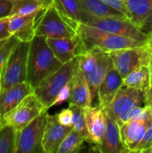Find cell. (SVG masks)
<instances>
[{"label":"cell","instance_id":"6da1fadb","mask_svg":"<svg viewBox=\"0 0 152 153\" xmlns=\"http://www.w3.org/2000/svg\"><path fill=\"white\" fill-rule=\"evenodd\" d=\"M62 65L48 47L47 38L35 36L30 42L27 82L35 89Z\"/></svg>","mask_w":152,"mask_h":153},{"label":"cell","instance_id":"7a4b0ae2","mask_svg":"<svg viewBox=\"0 0 152 153\" xmlns=\"http://www.w3.org/2000/svg\"><path fill=\"white\" fill-rule=\"evenodd\" d=\"M77 32L88 49L98 48L107 53L114 50L145 45L149 40H138L126 36L105 31L84 23H79Z\"/></svg>","mask_w":152,"mask_h":153},{"label":"cell","instance_id":"3957f363","mask_svg":"<svg viewBox=\"0 0 152 153\" xmlns=\"http://www.w3.org/2000/svg\"><path fill=\"white\" fill-rule=\"evenodd\" d=\"M76 34V26L62 14L52 2L39 13L35 27L36 36L60 39L72 38Z\"/></svg>","mask_w":152,"mask_h":153},{"label":"cell","instance_id":"277c9868","mask_svg":"<svg viewBox=\"0 0 152 153\" xmlns=\"http://www.w3.org/2000/svg\"><path fill=\"white\" fill-rule=\"evenodd\" d=\"M79 68V57L63 64L60 68L46 78L34 89V93L42 101L45 107L49 109L56 99L60 91L72 80Z\"/></svg>","mask_w":152,"mask_h":153},{"label":"cell","instance_id":"5b68a950","mask_svg":"<svg viewBox=\"0 0 152 153\" xmlns=\"http://www.w3.org/2000/svg\"><path fill=\"white\" fill-rule=\"evenodd\" d=\"M29 50L30 42L21 41L10 55L1 74V92L27 81Z\"/></svg>","mask_w":152,"mask_h":153},{"label":"cell","instance_id":"8992f818","mask_svg":"<svg viewBox=\"0 0 152 153\" xmlns=\"http://www.w3.org/2000/svg\"><path fill=\"white\" fill-rule=\"evenodd\" d=\"M108 55L113 61L114 67L125 78L139 67L149 66L152 56V46L149 40L145 45L114 50Z\"/></svg>","mask_w":152,"mask_h":153},{"label":"cell","instance_id":"52a82bcc","mask_svg":"<svg viewBox=\"0 0 152 153\" xmlns=\"http://www.w3.org/2000/svg\"><path fill=\"white\" fill-rule=\"evenodd\" d=\"M81 23H84L105 31L126 36L138 40L150 39V36L142 31L140 28H138L130 19L127 18H96L92 17L82 10Z\"/></svg>","mask_w":152,"mask_h":153},{"label":"cell","instance_id":"ba28073f","mask_svg":"<svg viewBox=\"0 0 152 153\" xmlns=\"http://www.w3.org/2000/svg\"><path fill=\"white\" fill-rule=\"evenodd\" d=\"M47 110L42 101L33 92L25 97L21 103L6 114L3 117L2 122L3 125H11L19 131Z\"/></svg>","mask_w":152,"mask_h":153},{"label":"cell","instance_id":"9c48e42d","mask_svg":"<svg viewBox=\"0 0 152 153\" xmlns=\"http://www.w3.org/2000/svg\"><path fill=\"white\" fill-rule=\"evenodd\" d=\"M148 105L147 94L141 90L122 86L108 108L119 126L125 123L133 109Z\"/></svg>","mask_w":152,"mask_h":153},{"label":"cell","instance_id":"30bf717a","mask_svg":"<svg viewBox=\"0 0 152 153\" xmlns=\"http://www.w3.org/2000/svg\"><path fill=\"white\" fill-rule=\"evenodd\" d=\"M47 111L42 113L22 129L17 131L14 153H43L42 139Z\"/></svg>","mask_w":152,"mask_h":153},{"label":"cell","instance_id":"8fae6325","mask_svg":"<svg viewBox=\"0 0 152 153\" xmlns=\"http://www.w3.org/2000/svg\"><path fill=\"white\" fill-rule=\"evenodd\" d=\"M47 43L62 64H65L75 57H79L88 50L79 34L72 38L47 39Z\"/></svg>","mask_w":152,"mask_h":153},{"label":"cell","instance_id":"7c38bea8","mask_svg":"<svg viewBox=\"0 0 152 153\" xmlns=\"http://www.w3.org/2000/svg\"><path fill=\"white\" fill-rule=\"evenodd\" d=\"M84 114L88 134V142L95 146L96 151L99 152L103 144L106 132L105 109L99 105L94 107L92 106L84 108Z\"/></svg>","mask_w":152,"mask_h":153},{"label":"cell","instance_id":"4fadbf2b","mask_svg":"<svg viewBox=\"0 0 152 153\" xmlns=\"http://www.w3.org/2000/svg\"><path fill=\"white\" fill-rule=\"evenodd\" d=\"M73 130V126H67L60 124L56 114H47V122L44 128L42 148L44 153H57V150L65 138Z\"/></svg>","mask_w":152,"mask_h":153},{"label":"cell","instance_id":"5bb4252c","mask_svg":"<svg viewBox=\"0 0 152 153\" xmlns=\"http://www.w3.org/2000/svg\"><path fill=\"white\" fill-rule=\"evenodd\" d=\"M151 122V117H150L147 118L127 121L120 126L122 142L128 152H135Z\"/></svg>","mask_w":152,"mask_h":153},{"label":"cell","instance_id":"9a60e30c","mask_svg":"<svg viewBox=\"0 0 152 153\" xmlns=\"http://www.w3.org/2000/svg\"><path fill=\"white\" fill-rule=\"evenodd\" d=\"M104 109L106 116V132L103 144L99 152L103 153L128 152L122 142L118 122L108 108Z\"/></svg>","mask_w":152,"mask_h":153},{"label":"cell","instance_id":"2e32d148","mask_svg":"<svg viewBox=\"0 0 152 153\" xmlns=\"http://www.w3.org/2000/svg\"><path fill=\"white\" fill-rule=\"evenodd\" d=\"M41 11L25 15H10L9 29L11 34L15 36L20 41L30 42L36 36V22Z\"/></svg>","mask_w":152,"mask_h":153},{"label":"cell","instance_id":"e0dca14e","mask_svg":"<svg viewBox=\"0 0 152 153\" xmlns=\"http://www.w3.org/2000/svg\"><path fill=\"white\" fill-rule=\"evenodd\" d=\"M34 92V88L27 82L24 81L0 93V118L13 110L22 100L29 94Z\"/></svg>","mask_w":152,"mask_h":153},{"label":"cell","instance_id":"ac0fdd59","mask_svg":"<svg viewBox=\"0 0 152 153\" xmlns=\"http://www.w3.org/2000/svg\"><path fill=\"white\" fill-rule=\"evenodd\" d=\"M96 48L97 51L98 63L94 70L91 73L86 74L85 77L87 79V82L90 89L92 101H96V100L98 101V91L99 85L101 84L107 74L114 67V64L108 53L98 48Z\"/></svg>","mask_w":152,"mask_h":153},{"label":"cell","instance_id":"d6986e66","mask_svg":"<svg viewBox=\"0 0 152 153\" xmlns=\"http://www.w3.org/2000/svg\"><path fill=\"white\" fill-rule=\"evenodd\" d=\"M71 94L69 103L77 105L83 108L92 107V97L89 83L83 72L78 68L75 74L69 82Z\"/></svg>","mask_w":152,"mask_h":153},{"label":"cell","instance_id":"ffe728a7","mask_svg":"<svg viewBox=\"0 0 152 153\" xmlns=\"http://www.w3.org/2000/svg\"><path fill=\"white\" fill-rule=\"evenodd\" d=\"M123 86V77L113 67L105 76L98 91V103L103 108L110 106L116 93Z\"/></svg>","mask_w":152,"mask_h":153},{"label":"cell","instance_id":"44dd1931","mask_svg":"<svg viewBox=\"0 0 152 153\" xmlns=\"http://www.w3.org/2000/svg\"><path fill=\"white\" fill-rule=\"evenodd\" d=\"M82 9L96 18H127L121 12L110 7L101 0H80ZM128 19V18H127Z\"/></svg>","mask_w":152,"mask_h":153},{"label":"cell","instance_id":"7402d4cb","mask_svg":"<svg viewBox=\"0 0 152 153\" xmlns=\"http://www.w3.org/2000/svg\"><path fill=\"white\" fill-rule=\"evenodd\" d=\"M123 85L141 90L148 95L151 85L149 66H142L131 72L128 75L123 78Z\"/></svg>","mask_w":152,"mask_h":153},{"label":"cell","instance_id":"603a6c76","mask_svg":"<svg viewBox=\"0 0 152 153\" xmlns=\"http://www.w3.org/2000/svg\"><path fill=\"white\" fill-rule=\"evenodd\" d=\"M125 2L131 13V21L141 28L152 13V0H125Z\"/></svg>","mask_w":152,"mask_h":153},{"label":"cell","instance_id":"cb8c5ba5","mask_svg":"<svg viewBox=\"0 0 152 153\" xmlns=\"http://www.w3.org/2000/svg\"><path fill=\"white\" fill-rule=\"evenodd\" d=\"M52 3L68 21L78 27L82 13L80 0H52Z\"/></svg>","mask_w":152,"mask_h":153},{"label":"cell","instance_id":"d4e9b609","mask_svg":"<svg viewBox=\"0 0 152 153\" xmlns=\"http://www.w3.org/2000/svg\"><path fill=\"white\" fill-rule=\"evenodd\" d=\"M10 15H25L45 9L49 3L44 0H12Z\"/></svg>","mask_w":152,"mask_h":153},{"label":"cell","instance_id":"484cf974","mask_svg":"<svg viewBox=\"0 0 152 153\" xmlns=\"http://www.w3.org/2000/svg\"><path fill=\"white\" fill-rule=\"evenodd\" d=\"M17 130L11 125H3L0 129V153H14Z\"/></svg>","mask_w":152,"mask_h":153},{"label":"cell","instance_id":"4316f807","mask_svg":"<svg viewBox=\"0 0 152 153\" xmlns=\"http://www.w3.org/2000/svg\"><path fill=\"white\" fill-rule=\"evenodd\" d=\"M86 140L75 130H72L59 146L57 153H73L80 150Z\"/></svg>","mask_w":152,"mask_h":153},{"label":"cell","instance_id":"83f0119b","mask_svg":"<svg viewBox=\"0 0 152 153\" xmlns=\"http://www.w3.org/2000/svg\"><path fill=\"white\" fill-rule=\"evenodd\" d=\"M69 108L73 111V121H72L73 129L75 130L77 133H79L88 142V134H87V127L85 122L84 108L71 103H69Z\"/></svg>","mask_w":152,"mask_h":153},{"label":"cell","instance_id":"f1b7e54d","mask_svg":"<svg viewBox=\"0 0 152 153\" xmlns=\"http://www.w3.org/2000/svg\"><path fill=\"white\" fill-rule=\"evenodd\" d=\"M20 42L21 41L15 36H11L0 42V77L7 59Z\"/></svg>","mask_w":152,"mask_h":153},{"label":"cell","instance_id":"f546056e","mask_svg":"<svg viewBox=\"0 0 152 153\" xmlns=\"http://www.w3.org/2000/svg\"><path fill=\"white\" fill-rule=\"evenodd\" d=\"M134 152H152V122Z\"/></svg>","mask_w":152,"mask_h":153},{"label":"cell","instance_id":"4dcf8cb0","mask_svg":"<svg viewBox=\"0 0 152 153\" xmlns=\"http://www.w3.org/2000/svg\"><path fill=\"white\" fill-rule=\"evenodd\" d=\"M102 2H104L105 4H107L108 5H109L110 7L121 12L122 13H124L128 19L131 20V13L125 4V0H101Z\"/></svg>","mask_w":152,"mask_h":153},{"label":"cell","instance_id":"1f68e13d","mask_svg":"<svg viewBox=\"0 0 152 153\" xmlns=\"http://www.w3.org/2000/svg\"><path fill=\"white\" fill-rule=\"evenodd\" d=\"M57 120L60 124L67 126H72V121H73V111L68 107L67 108L62 109L59 113L56 114Z\"/></svg>","mask_w":152,"mask_h":153},{"label":"cell","instance_id":"d6a6232c","mask_svg":"<svg viewBox=\"0 0 152 153\" xmlns=\"http://www.w3.org/2000/svg\"><path fill=\"white\" fill-rule=\"evenodd\" d=\"M9 20L10 15L0 18V42L13 36L9 29Z\"/></svg>","mask_w":152,"mask_h":153},{"label":"cell","instance_id":"836d02e7","mask_svg":"<svg viewBox=\"0 0 152 153\" xmlns=\"http://www.w3.org/2000/svg\"><path fill=\"white\" fill-rule=\"evenodd\" d=\"M70 94H71V90H70V85L68 83L65 87H64L60 91V92L58 93L56 99L55 100V101L53 103V106H57V105H60V104L64 103L66 100H69Z\"/></svg>","mask_w":152,"mask_h":153},{"label":"cell","instance_id":"e575fe53","mask_svg":"<svg viewBox=\"0 0 152 153\" xmlns=\"http://www.w3.org/2000/svg\"><path fill=\"white\" fill-rule=\"evenodd\" d=\"M12 4V0H0V18L10 15Z\"/></svg>","mask_w":152,"mask_h":153},{"label":"cell","instance_id":"d590c367","mask_svg":"<svg viewBox=\"0 0 152 153\" xmlns=\"http://www.w3.org/2000/svg\"><path fill=\"white\" fill-rule=\"evenodd\" d=\"M140 30L143 31L145 34L150 36L152 33V13L148 16V18L144 21L142 25L141 26Z\"/></svg>","mask_w":152,"mask_h":153},{"label":"cell","instance_id":"8d00e7d4","mask_svg":"<svg viewBox=\"0 0 152 153\" xmlns=\"http://www.w3.org/2000/svg\"><path fill=\"white\" fill-rule=\"evenodd\" d=\"M150 42L152 46V35L150 36ZM149 69H150V74H151V85H150V91H149V93L147 95V100H149L151 98H152V56L151 59V62H150V65H149Z\"/></svg>","mask_w":152,"mask_h":153},{"label":"cell","instance_id":"74e56055","mask_svg":"<svg viewBox=\"0 0 152 153\" xmlns=\"http://www.w3.org/2000/svg\"><path fill=\"white\" fill-rule=\"evenodd\" d=\"M148 105L150 106V108H151V119H152V98H151V99L148 100Z\"/></svg>","mask_w":152,"mask_h":153},{"label":"cell","instance_id":"f35d334b","mask_svg":"<svg viewBox=\"0 0 152 153\" xmlns=\"http://www.w3.org/2000/svg\"><path fill=\"white\" fill-rule=\"evenodd\" d=\"M2 126H3V122H2V120H1V118H0V129L2 128Z\"/></svg>","mask_w":152,"mask_h":153},{"label":"cell","instance_id":"ab89813d","mask_svg":"<svg viewBox=\"0 0 152 153\" xmlns=\"http://www.w3.org/2000/svg\"><path fill=\"white\" fill-rule=\"evenodd\" d=\"M44 1H46V2H47V3H49V4L52 2V0H44Z\"/></svg>","mask_w":152,"mask_h":153},{"label":"cell","instance_id":"60d3db41","mask_svg":"<svg viewBox=\"0 0 152 153\" xmlns=\"http://www.w3.org/2000/svg\"><path fill=\"white\" fill-rule=\"evenodd\" d=\"M0 92H1V77H0Z\"/></svg>","mask_w":152,"mask_h":153},{"label":"cell","instance_id":"b9f144b4","mask_svg":"<svg viewBox=\"0 0 152 153\" xmlns=\"http://www.w3.org/2000/svg\"><path fill=\"white\" fill-rule=\"evenodd\" d=\"M151 35H152V33H151ZM151 35H150V36H151Z\"/></svg>","mask_w":152,"mask_h":153}]
</instances>
